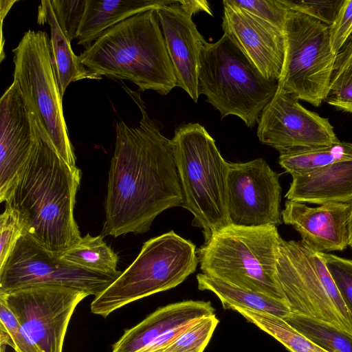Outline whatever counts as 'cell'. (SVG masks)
Masks as SVG:
<instances>
[{"label":"cell","instance_id":"obj_1","mask_svg":"<svg viewBox=\"0 0 352 352\" xmlns=\"http://www.w3.org/2000/svg\"><path fill=\"white\" fill-rule=\"evenodd\" d=\"M123 87L142 118L136 126L116 122L102 231L114 237L144 233L160 214L184 203L171 140L149 118L140 94Z\"/></svg>","mask_w":352,"mask_h":352},{"label":"cell","instance_id":"obj_2","mask_svg":"<svg viewBox=\"0 0 352 352\" xmlns=\"http://www.w3.org/2000/svg\"><path fill=\"white\" fill-rule=\"evenodd\" d=\"M40 131L38 143L6 205L21 214L24 233L59 257L82 239L74 216L82 173L67 164L48 133Z\"/></svg>","mask_w":352,"mask_h":352},{"label":"cell","instance_id":"obj_3","mask_svg":"<svg viewBox=\"0 0 352 352\" xmlns=\"http://www.w3.org/2000/svg\"><path fill=\"white\" fill-rule=\"evenodd\" d=\"M157 9L140 12L104 32L78 60L98 79L127 80L142 91L167 95L177 87Z\"/></svg>","mask_w":352,"mask_h":352},{"label":"cell","instance_id":"obj_4","mask_svg":"<svg viewBox=\"0 0 352 352\" xmlns=\"http://www.w3.org/2000/svg\"><path fill=\"white\" fill-rule=\"evenodd\" d=\"M184 197L182 207L193 215L205 242L230 225L226 207L228 162L214 140L199 123L179 125L171 140Z\"/></svg>","mask_w":352,"mask_h":352},{"label":"cell","instance_id":"obj_5","mask_svg":"<svg viewBox=\"0 0 352 352\" xmlns=\"http://www.w3.org/2000/svg\"><path fill=\"white\" fill-rule=\"evenodd\" d=\"M282 240L274 225L230 224L197 250L200 270L232 285L285 300L276 279Z\"/></svg>","mask_w":352,"mask_h":352},{"label":"cell","instance_id":"obj_6","mask_svg":"<svg viewBox=\"0 0 352 352\" xmlns=\"http://www.w3.org/2000/svg\"><path fill=\"white\" fill-rule=\"evenodd\" d=\"M277 89L278 81L265 78L228 34L215 43H204L199 58V93L222 118L233 115L253 127Z\"/></svg>","mask_w":352,"mask_h":352},{"label":"cell","instance_id":"obj_7","mask_svg":"<svg viewBox=\"0 0 352 352\" xmlns=\"http://www.w3.org/2000/svg\"><path fill=\"white\" fill-rule=\"evenodd\" d=\"M195 245L173 230L146 241L135 260L91 303L104 318L123 306L174 288L197 269Z\"/></svg>","mask_w":352,"mask_h":352},{"label":"cell","instance_id":"obj_8","mask_svg":"<svg viewBox=\"0 0 352 352\" xmlns=\"http://www.w3.org/2000/svg\"><path fill=\"white\" fill-rule=\"evenodd\" d=\"M276 279L292 314L330 324L352 335V320L319 252L302 241L282 240Z\"/></svg>","mask_w":352,"mask_h":352},{"label":"cell","instance_id":"obj_9","mask_svg":"<svg viewBox=\"0 0 352 352\" xmlns=\"http://www.w3.org/2000/svg\"><path fill=\"white\" fill-rule=\"evenodd\" d=\"M14 54V80L25 100L36 113L39 126L45 129L60 157L76 166V157L63 111V96L52 60L50 38L43 31L25 32Z\"/></svg>","mask_w":352,"mask_h":352},{"label":"cell","instance_id":"obj_10","mask_svg":"<svg viewBox=\"0 0 352 352\" xmlns=\"http://www.w3.org/2000/svg\"><path fill=\"white\" fill-rule=\"evenodd\" d=\"M283 32L285 58L278 89L318 107L327 95L336 58L329 26L289 10Z\"/></svg>","mask_w":352,"mask_h":352},{"label":"cell","instance_id":"obj_11","mask_svg":"<svg viewBox=\"0 0 352 352\" xmlns=\"http://www.w3.org/2000/svg\"><path fill=\"white\" fill-rule=\"evenodd\" d=\"M120 276L101 274L69 263L24 233L0 268V294L35 285H59L96 297Z\"/></svg>","mask_w":352,"mask_h":352},{"label":"cell","instance_id":"obj_12","mask_svg":"<svg viewBox=\"0 0 352 352\" xmlns=\"http://www.w3.org/2000/svg\"><path fill=\"white\" fill-rule=\"evenodd\" d=\"M88 296L59 285H35L0 294L39 352H63L72 314Z\"/></svg>","mask_w":352,"mask_h":352},{"label":"cell","instance_id":"obj_13","mask_svg":"<svg viewBox=\"0 0 352 352\" xmlns=\"http://www.w3.org/2000/svg\"><path fill=\"white\" fill-rule=\"evenodd\" d=\"M279 175L262 158L228 162L226 207L230 224L243 227L281 223Z\"/></svg>","mask_w":352,"mask_h":352},{"label":"cell","instance_id":"obj_14","mask_svg":"<svg viewBox=\"0 0 352 352\" xmlns=\"http://www.w3.org/2000/svg\"><path fill=\"white\" fill-rule=\"evenodd\" d=\"M256 134L261 142L280 153L340 142L328 118L305 108L296 95L278 89L260 116Z\"/></svg>","mask_w":352,"mask_h":352},{"label":"cell","instance_id":"obj_15","mask_svg":"<svg viewBox=\"0 0 352 352\" xmlns=\"http://www.w3.org/2000/svg\"><path fill=\"white\" fill-rule=\"evenodd\" d=\"M33 108L13 80L0 99V201L12 196L38 143Z\"/></svg>","mask_w":352,"mask_h":352},{"label":"cell","instance_id":"obj_16","mask_svg":"<svg viewBox=\"0 0 352 352\" xmlns=\"http://www.w3.org/2000/svg\"><path fill=\"white\" fill-rule=\"evenodd\" d=\"M222 29L268 80H278L285 58L284 32L246 10L223 1Z\"/></svg>","mask_w":352,"mask_h":352},{"label":"cell","instance_id":"obj_17","mask_svg":"<svg viewBox=\"0 0 352 352\" xmlns=\"http://www.w3.org/2000/svg\"><path fill=\"white\" fill-rule=\"evenodd\" d=\"M210 301L185 300L157 309L125 330L112 352H159L196 321L214 315Z\"/></svg>","mask_w":352,"mask_h":352},{"label":"cell","instance_id":"obj_18","mask_svg":"<svg viewBox=\"0 0 352 352\" xmlns=\"http://www.w3.org/2000/svg\"><path fill=\"white\" fill-rule=\"evenodd\" d=\"M156 12L177 78V87L197 102L199 96V58L206 40L197 30L192 16L180 7L178 1L162 6Z\"/></svg>","mask_w":352,"mask_h":352},{"label":"cell","instance_id":"obj_19","mask_svg":"<svg viewBox=\"0 0 352 352\" xmlns=\"http://www.w3.org/2000/svg\"><path fill=\"white\" fill-rule=\"evenodd\" d=\"M351 204H326L309 207L287 200L281 212L285 224L292 226L301 241L320 252L342 251L349 246L348 223Z\"/></svg>","mask_w":352,"mask_h":352},{"label":"cell","instance_id":"obj_20","mask_svg":"<svg viewBox=\"0 0 352 352\" xmlns=\"http://www.w3.org/2000/svg\"><path fill=\"white\" fill-rule=\"evenodd\" d=\"M287 200L322 205L352 202V160L292 177Z\"/></svg>","mask_w":352,"mask_h":352},{"label":"cell","instance_id":"obj_21","mask_svg":"<svg viewBox=\"0 0 352 352\" xmlns=\"http://www.w3.org/2000/svg\"><path fill=\"white\" fill-rule=\"evenodd\" d=\"M174 2L160 0H87L76 38L77 44L87 48L107 30L131 16Z\"/></svg>","mask_w":352,"mask_h":352},{"label":"cell","instance_id":"obj_22","mask_svg":"<svg viewBox=\"0 0 352 352\" xmlns=\"http://www.w3.org/2000/svg\"><path fill=\"white\" fill-rule=\"evenodd\" d=\"M38 23H47L50 28L52 60L62 96L68 85L82 79L98 80L78 60L72 48L71 41L60 28L50 0L42 1L38 8Z\"/></svg>","mask_w":352,"mask_h":352},{"label":"cell","instance_id":"obj_23","mask_svg":"<svg viewBox=\"0 0 352 352\" xmlns=\"http://www.w3.org/2000/svg\"><path fill=\"white\" fill-rule=\"evenodd\" d=\"M198 289L217 295L226 309L234 307L267 313L282 318L291 312L286 302L226 283L203 273L197 275Z\"/></svg>","mask_w":352,"mask_h":352},{"label":"cell","instance_id":"obj_24","mask_svg":"<svg viewBox=\"0 0 352 352\" xmlns=\"http://www.w3.org/2000/svg\"><path fill=\"white\" fill-rule=\"evenodd\" d=\"M352 160V143L340 142L324 146L280 153L278 163L292 177L303 175L328 165Z\"/></svg>","mask_w":352,"mask_h":352},{"label":"cell","instance_id":"obj_25","mask_svg":"<svg viewBox=\"0 0 352 352\" xmlns=\"http://www.w3.org/2000/svg\"><path fill=\"white\" fill-rule=\"evenodd\" d=\"M58 258L93 272L119 276L122 274L117 270L118 256L104 242L103 235L91 236L87 234Z\"/></svg>","mask_w":352,"mask_h":352},{"label":"cell","instance_id":"obj_26","mask_svg":"<svg viewBox=\"0 0 352 352\" xmlns=\"http://www.w3.org/2000/svg\"><path fill=\"white\" fill-rule=\"evenodd\" d=\"M248 321L282 343L291 352H327L308 339L285 319L264 312L234 307Z\"/></svg>","mask_w":352,"mask_h":352},{"label":"cell","instance_id":"obj_27","mask_svg":"<svg viewBox=\"0 0 352 352\" xmlns=\"http://www.w3.org/2000/svg\"><path fill=\"white\" fill-rule=\"evenodd\" d=\"M324 101L352 115V34L336 54Z\"/></svg>","mask_w":352,"mask_h":352},{"label":"cell","instance_id":"obj_28","mask_svg":"<svg viewBox=\"0 0 352 352\" xmlns=\"http://www.w3.org/2000/svg\"><path fill=\"white\" fill-rule=\"evenodd\" d=\"M283 319L327 352H352V335L330 324L292 313Z\"/></svg>","mask_w":352,"mask_h":352},{"label":"cell","instance_id":"obj_29","mask_svg":"<svg viewBox=\"0 0 352 352\" xmlns=\"http://www.w3.org/2000/svg\"><path fill=\"white\" fill-rule=\"evenodd\" d=\"M219 323L216 315L203 318L188 327L159 352H203Z\"/></svg>","mask_w":352,"mask_h":352},{"label":"cell","instance_id":"obj_30","mask_svg":"<svg viewBox=\"0 0 352 352\" xmlns=\"http://www.w3.org/2000/svg\"><path fill=\"white\" fill-rule=\"evenodd\" d=\"M24 232L25 222L19 212L6 205L0 217V268L4 265Z\"/></svg>","mask_w":352,"mask_h":352},{"label":"cell","instance_id":"obj_31","mask_svg":"<svg viewBox=\"0 0 352 352\" xmlns=\"http://www.w3.org/2000/svg\"><path fill=\"white\" fill-rule=\"evenodd\" d=\"M323 259L352 320V260L326 252Z\"/></svg>","mask_w":352,"mask_h":352},{"label":"cell","instance_id":"obj_32","mask_svg":"<svg viewBox=\"0 0 352 352\" xmlns=\"http://www.w3.org/2000/svg\"><path fill=\"white\" fill-rule=\"evenodd\" d=\"M58 23L67 38L76 39L87 0H50Z\"/></svg>","mask_w":352,"mask_h":352},{"label":"cell","instance_id":"obj_33","mask_svg":"<svg viewBox=\"0 0 352 352\" xmlns=\"http://www.w3.org/2000/svg\"><path fill=\"white\" fill-rule=\"evenodd\" d=\"M228 3L246 10L251 14L284 31L289 9L283 0H228Z\"/></svg>","mask_w":352,"mask_h":352},{"label":"cell","instance_id":"obj_34","mask_svg":"<svg viewBox=\"0 0 352 352\" xmlns=\"http://www.w3.org/2000/svg\"><path fill=\"white\" fill-rule=\"evenodd\" d=\"M344 0H283L289 10L309 16L330 26Z\"/></svg>","mask_w":352,"mask_h":352},{"label":"cell","instance_id":"obj_35","mask_svg":"<svg viewBox=\"0 0 352 352\" xmlns=\"http://www.w3.org/2000/svg\"><path fill=\"white\" fill-rule=\"evenodd\" d=\"M0 330L8 338V345L15 352H39L29 338L21 323L0 298Z\"/></svg>","mask_w":352,"mask_h":352},{"label":"cell","instance_id":"obj_36","mask_svg":"<svg viewBox=\"0 0 352 352\" xmlns=\"http://www.w3.org/2000/svg\"><path fill=\"white\" fill-rule=\"evenodd\" d=\"M331 50L337 54L352 34V0H344L338 14L329 26Z\"/></svg>","mask_w":352,"mask_h":352},{"label":"cell","instance_id":"obj_37","mask_svg":"<svg viewBox=\"0 0 352 352\" xmlns=\"http://www.w3.org/2000/svg\"><path fill=\"white\" fill-rule=\"evenodd\" d=\"M178 4L185 12L191 16L199 12H204L211 16L213 15L209 4L206 1L181 0L178 1Z\"/></svg>","mask_w":352,"mask_h":352},{"label":"cell","instance_id":"obj_38","mask_svg":"<svg viewBox=\"0 0 352 352\" xmlns=\"http://www.w3.org/2000/svg\"><path fill=\"white\" fill-rule=\"evenodd\" d=\"M349 246L352 248V202L351 203V212L348 223Z\"/></svg>","mask_w":352,"mask_h":352},{"label":"cell","instance_id":"obj_39","mask_svg":"<svg viewBox=\"0 0 352 352\" xmlns=\"http://www.w3.org/2000/svg\"><path fill=\"white\" fill-rule=\"evenodd\" d=\"M1 346V350L0 351L1 352H4L5 351V348H6V346Z\"/></svg>","mask_w":352,"mask_h":352}]
</instances>
